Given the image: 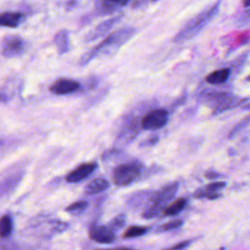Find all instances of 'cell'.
I'll use <instances>...</instances> for the list:
<instances>
[{"label": "cell", "mask_w": 250, "mask_h": 250, "mask_svg": "<svg viewBox=\"0 0 250 250\" xmlns=\"http://www.w3.org/2000/svg\"><path fill=\"white\" fill-rule=\"evenodd\" d=\"M242 4L244 7L249 8L250 7V0H242Z\"/></svg>", "instance_id": "f1b7e54d"}, {"label": "cell", "mask_w": 250, "mask_h": 250, "mask_svg": "<svg viewBox=\"0 0 250 250\" xmlns=\"http://www.w3.org/2000/svg\"><path fill=\"white\" fill-rule=\"evenodd\" d=\"M147 230H148V228L145 226H131L126 229V230L123 233V237L124 238L139 237L146 234Z\"/></svg>", "instance_id": "d6986e66"}, {"label": "cell", "mask_w": 250, "mask_h": 250, "mask_svg": "<svg viewBox=\"0 0 250 250\" xmlns=\"http://www.w3.org/2000/svg\"><path fill=\"white\" fill-rule=\"evenodd\" d=\"M55 224H54V226H55V229H58V230H63L64 229V228H66L67 227V225L65 224V223H63V222H54Z\"/></svg>", "instance_id": "4316f807"}, {"label": "cell", "mask_w": 250, "mask_h": 250, "mask_svg": "<svg viewBox=\"0 0 250 250\" xmlns=\"http://www.w3.org/2000/svg\"><path fill=\"white\" fill-rule=\"evenodd\" d=\"M88 206V202L84 201V200H80V201H76L71 203L70 205H68L65 208L66 212H71V213H77V212H81L84 209H86Z\"/></svg>", "instance_id": "7402d4cb"}, {"label": "cell", "mask_w": 250, "mask_h": 250, "mask_svg": "<svg viewBox=\"0 0 250 250\" xmlns=\"http://www.w3.org/2000/svg\"><path fill=\"white\" fill-rule=\"evenodd\" d=\"M147 3V0H134L133 1V8H139L142 6H145Z\"/></svg>", "instance_id": "484cf974"}, {"label": "cell", "mask_w": 250, "mask_h": 250, "mask_svg": "<svg viewBox=\"0 0 250 250\" xmlns=\"http://www.w3.org/2000/svg\"><path fill=\"white\" fill-rule=\"evenodd\" d=\"M143 168V164L138 160L117 165L112 173L114 184L119 187H125L133 184L141 176Z\"/></svg>", "instance_id": "277c9868"}, {"label": "cell", "mask_w": 250, "mask_h": 250, "mask_svg": "<svg viewBox=\"0 0 250 250\" xmlns=\"http://www.w3.org/2000/svg\"><path fill=\"white\" fill-rule=\"evenodd\" d=\"M126 223V216L124 214H119L116 217H114L108 224V227L113 230H117L120 228H122Z\"/></svg>", "instance_id": "44dd1931"}, {"label": "cell", "mask_w": 250, "mask_h": 250, "mask_svg": "<svg viewBox=\"0 0 250 250\" xmlns=\"http://www.w3.org/2000/svg\"><path fill=\"white\" fill-rule=\"evenodd\" d=\"M191 243V240H184V241H181L173 246H171L170 248H166V249H163V250H184L186 249L189 244Z\"/></svg>", "instance_id": "cb8c5ba5"}, {"label": "cell", "mask_w": 250, "mask_h": 250, "mask_svg": "<svg viewBox=\"0 0 250 250\" xmlns=\"http://www.w3.org/2000/svg\"><path fill=\"white\" fill-rule=\"evenodd\" d=\"M122 19V16H116V17H112L109 18L102 22H100L94 29H92L87 36L85 37L87 42L99 39L100 37L105 35L120 20Z\"/></svg>", "instance_id": "9c48e42d"}, {"label": "cell", "mask_w": 250, "mask_h": 250, "mask_svg": "<svg viewBox=\"0 0 250 250\" xmlns=\"http://www.w3.org/2000/svg\"><path fill=\"white\" fill-rule=\"evenodd\" d=\"M247 79H248V81H249V82H250V75H249V76H248V78H247Z\"/></svg>", "instance_id": "836d02e7"}, {"label": "cell", "mask_w": 250, "mask_h": 250, "mask_svg": "<svg viewBox=\"0 0 250 250\" xmlns=\"http://www.w3.org/2000/svg\"><path fill=\"white\" fill-rule=\"evenodd\" d=\"M97 250H113V249H97Z\"/></svg>", "instance_id": "1f68e13d"}, {"label": "cell", "mask_w": 250, "mask_h": 250, "mask_svg": "<svg viewBox=\"0 0 250 250\" xmlns=\"http://www.w3.org/2000/svg\"><path fill=\"white\" fill-rule=\"evenodd\" d=\"M109 2H111L112 4L116 5L117 7H123V6H126L130 0H107Z\"/></svg>", "instance_id": "d4e9b609"}, {"label": "cell", "mask_w": 250, "mask_h": 250, "mask_svg": "<svg viewBox=\"0 0 250 250\" xmlns=\"http://www.w3.org/2000/svg\"><path fill=\"white\" fill-rule=\"evenodd\" d=\"M221 2H222L221 0L216 1L214 4H212L209 7H206L197 15H195L193 18L189 19L182 26L179 32L175 35L174 41L178 43L186 42L188 40L194 38L196 35H198L209 24V22L217 16L220 10Z\"/></svg>", "instance_id": "6da1fadb"}, {"label": "cell", "mask_w": 250, "mask_h": 250, "mask_svg": "<svg viewBox=\"0 0 250 250\" xmlns=\"http://www.w3.org/2000/svg\"><path fill=\"white\" fill-rule=\"evenodd\" d=\"M24 47V41L21 37L11 35L6 37L3 42L2 54L5 58H15L23 53Z\"/></svg>", "instance_id": "8992f818"}, {"label": "cell", "mask_w": 250, "mask_h": 250, "mask_svg": "<svg viewBox=\"0 0 250 250\" xmlns=\"http://www.w3.org/2000/svg\"><path fill=\"white\" fill-rule=\"evenodd\" d=\"M230 72H231V70L229 67H224V68L214 70L206 75L205 81L211 85L223 84L229 79Z\"/></svg>", "instance_id": "5bb4252c"}, {"label": "cell", "mask_w": 250, "mask_h": 250, "mask_svg": "<svg viewBox=\"0 0 250 250\" xmlns=\"http://www.w3.org/2000/svg\"><path fill=\"white\" fill-rule=\"evenodd\" d=\"M80 88V84L72 79L62 78L55 81L51 87L50 91L55 95H67L76 92Z\"/></svg>", "instance_id": "30bf717a"}, {"label": "cell", "mask_w": 250, "mask_h": 250, "mask_svg": "<svg viewBox=\"0 0 250 250\" xmlns=\"http://www.w3.org/2000/svg\"><path fill=\"white\" fill-rule=\"evenodd\" d=\"M109 188V183L103 178H97L91 181L86 187H85V192L89 195L98 194L102 191H104Z\"/></svg>", "instance_id": "2e32d148"}, {"label": "cell", "mask_w": 250, "mask_h": 250, "mask_svg": "<svg viewBox=\"0 0 250 250\" xmlns=\"http://www.w3.org/2000/svg\"><path fill=\"white\" fill-rule=\"evenodd\" d=\"M246 108H248V109H250V104H248V105H247V106H246Z\"/></svg>", "instance_id": "d6a6232c"}, {"label": "cell", "mask_w": 250, "mask_h": 250, "mask_svg": "<svg viewBox=\"0 0 250 250\" xmlns=\"http://www.w3.org/2000/svg\"><path fill=\"white\" fill-rule=\"evenodd\" d=\"M225 182H212L206 187L197 189L193 196L196 198H207V199H217L221 196L219 191L226 187Z\"/></svg>", "instance_id": "8fae6325"}, {"label": "cell", "mask_w": 250, "mask_h": 250, "mask_svg": "<svg viewBox=\"0 0 250 250\" xmlns=\"http://www.w3.org/2000/svg\"><path fill=\"white\" fill-rule=\"evenodd\" d=\"M24 15L18 12H6L0 14V26L17 27L23 21Z\"/></svg>", "instance_id": "4fadbf2b"}, {"label": "cell", "mask_w": 250, "mask_h": 250, "mask_svg": "<svg viewBox=\"0 0 250 250\" xmlns=\"http://www.w3.org/2000/svg\"><path fill=\"white\" fill-rule=\"evenodd\" d=\"M206 177H207V178H209V179H212V178H218V177H220V174L215 173V172H213V173H206Z\"/></svg>", "instance_id": "83f0119b"}, {"label": "cell", "mask_w": 250, "mask_h": 250, "mask_svg": "<svg viewBox=\"0 0 250 250\" xmlns=\"http://www.w3.org/2000/svg\"><path fill=\"white\" fill-rule=\"evenodd\" d=\"M21 180V176H14V177H10L8 179H6L4 182L0 183V195L7 192L8 190L12 189L17 183Z\"/></svg>", "instance_id": "ffe728a7"}, {"label": "cell", "mask_w": 250, "mask_h": 250, "mask_svg": "<svg viewBox=\"0 0 250 250\" xmlns=\"http://www.w3.org/2000/svg\"><path fill=\"white\" fill-rule=\"evenodd\" d=\"M188 199L185 197H181L178 198L177 200L173 201L172 203L168 204L165 209L163 210V216L165 217H173V216H177L178 214H180L183 210L186 209V207L188 206Z\"/></svg>", "instance_id": "9a60e30c"}, {"label": "cell", "mask_w": 250, "mask_h": 250, "mask_svg": "<svg viewBox=\"0 0 250 250\" xmlns=\"http://www.w3.org/2000/svg\"><path fill=\"white\" fill-rule=\"evenodd\" d=\"M13 230V221L9 215L0 218V237H8Z\"/></svg>", "instance_id": "ac0fdd59"}, {"label": "cell", "mask_w": 250, "mask_h": 250, "mask_svg": "<svg viewBox=\"0 0 250 250\" xmlns=\"http://www.w3.org/2000/svg\"><path fill=\"white\" fill-rule=\"evenodd\" d=\"M98 167L97 162H88L83 163L77 166L75 169H73L71 172H69L66 177L65 181L67 183H78L83 180H85L87 177H89Z\"/></svg>", "instance_id": "ba28073f"}, {"label": "cell", "mask_w": 250, "mask_h": 250, "mask_svg": "<svg viewBox=\"0 0 250 250\" xmlns=\"http://www.w3.org/2000/svg\"><path fill=\"white\" fill-rule=\"evenodd\" d=\"M113 250H133L130 248H117V249H113Z\"/></svg>", "instance_id": "4dcf8cb0"}, {"label": "cell", "mask_w": 250, "mask_h": 250, "mask_svg": "<svg viewBox=\"0 0 250 250\" xmlns=\"http://www.w3.org/2000/svg\"><path fill=\"white\" fill-rule=\"evenodd\" d=\"M154 191H150V190H142L139 192L134 193L133 195L130 196V198H128V204L131 207H140V206H144L143 208L145 209L151 201L152 195H153Z\"/></svg>", "instance_id": "7c38bea8"}, {"label": "cell", "mask_w": 250, "mask_h": 250, "mask_svg": "<svg viewBox=\"0 0 250 250\" xmlns=\"http://www.w3.org/2000/svg\"><path fill=\"white\" fill-rule=\"evenodd\" d=\"M68 32L66 30L59 31L55 36V44L59 50L60 54L66 53L69 49V40H68Z\"/></svg>", "instance_id": "e0dca14e"}, {"label": "cell", "mask_w": 250, "mask_h": 250, "mask_svg": "<svg viewBox=\"0 0 250 250\" xmlns=\"http://www.w3.org/2000/svg\"><path fill=\"white\" fill-rule=\"evenodd\" d=\"M6 100H7V97H6L5 95H3V94L0 93V102H5Z\"/></svg>", "instance_id": "f546056e"}, {"label": "cell", "mask_w": 250, "mask_h": 250, "mask_svg": "<svg viewBox=\"0 0 250 250\" xmlns=\"http://www.w3.org/2000/svg\"><path fill=\"white\" fill-rule=\"evenodd\" d=\"M183 223H184V222H183L182 220H174V221L165 223L164 225H162V226L159 228V229H161V230H163V231L171 230V229L180 228V227L183 225Z\"/></svg>", "instance_id": "603a6c76"}, {"label": "cell", "mask_w": 250, "mask_h": 250, "mask_svg": "<svg viewBox=\"0 0 250 250\" xmlns=\"http://www.w3.org/2000/svg\"><path fill=\"white\" fill-rule=\"evenodd\" d=\"M169 119V113L164 108H156L148 111L142 119L141 125L145 130H156L164 127Z\"/></svg>", "instance_id": "5b68a950"}, {"label": "cell", "mask_w": 250, "mask_h": 250, "mask_svg": "<svg viewBox=\"0 0 250 250\" xmlns=\"http://www.w3.org/2000/svg\"><path fill=\"white\" fill-rule=\"evenodd\" d=\"M89 236L101 244H110L115 240L114 231L108 226H93L89 230Z\"/></svg>", "instance_id": "52a82bcc"}, {"label": "cell", "mask_w": 250, "mask_h": 250, "mask_svg": "<svg viewBox=\"0 0 250 250\" xmlns=\"http://www.w3.org/2000/svg\"><path fill=\"white\" fill-rule=\"evenodd\" d=\"M135 33L136 29L132 26H124L118 28L115 31H112L100 44H98L95 48L90 50L81 58L80 64L85 65L102 54H109L114 52L127 41H129Z\"/></svg>", "instance_id": "7a4b0ae2"}, {"label": "cell", "mask_w": 250, "mask_h": 250, "mask_svg": "<svg viewBox=\"0 0 250 250\" xmlns=\"http://www.w3.org/2000/svg\"><path fill=\"white\" fill-rule=\"evenodd\" d=\"M151 1H153V2H155V1H157V0H151Z\"/></svg>", "instance_id": "e575fe53"}, {"label": "cell", "mask_w": 250, "mask_h": 250, "mask_svg": "<svg viewBox=\"0 0 250 250\" xmlns=\"http://www.w3.org/2000/svg\"><path fill=\"white\" fill-rule=\"evenodd\" d=\"M178 190V183H170L154 191L150 203L144 209L143 218L151 219L159 215L175 197Z\"/></svg>", "instance_id": "3957f363"}]
</instances>
